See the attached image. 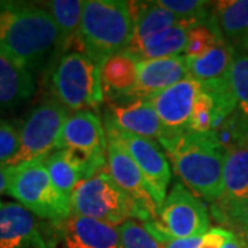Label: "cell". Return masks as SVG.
<instances>
[{"mask_svg":"<svg viewBox=\"0 0 248 248\" xmlns=\"http://www.w3.org/2000/svg\"><path fill=\"white\" fill-rule=\"evenodd\" d=\"M0 51L35 75L62 54L61 33L45 7L0 1Z\"/></svg>","mask_w":248,"mask_h":248,"instance_id":"6da1fadb","label":"cell"},{"mask_svg":"<svg viewBox=\"0 0 248 248\" xmlns=\"http://www.w3.org/2000/svg\"><path fill=\"white\" fill-rule=\"evenodd\" d=\"M160 145L177 177L192 193L211 204L221 199L228 151L217 134L186 133Z\"/></svg>","mask_w":248,"mask_h":248,"instance_id":"7a4b0ae2","label":"cell"},{"mask_svg":"<svg viewBox=\"0 0 248 248\" xmlns=\"http://www.w3.org/2000/svg\"><path fill=\"white\" fill-rule=\"evenodd\" d=\"M134 33L130 1H84L79 42L81 51L101 66L112 55L128 50Z\"/></svg>","mask_w":248,"mask_h":248,"instance_id":"3957f363","label":"cell"},{"mask_svg":"<svg viewBox=\"0 0 248 248\" xmlns=\"http://www.w3.org/2000/svg\"><path fill=\"white\" fill-rule=\"evenodd\" d=\"M50 98L68 109L97 110L105 101L101 66L83 51H66L48 68Z\"/></svg>","mask_w":248,"mask_h":248,"instance_id":"277c9868","label":"cell"},{"mask_svg":"<svg viewBox=\"0 0 248 248\" xmlns=\"http://www.w3.org/2000/svg\"><path fill=\"white\" fill-rule=\"evenodd\" d=\"M6 193L35 217L54 225L61 223L72 215L71 199L55 187L42 160L13 167Z\"/></svg>","mask_w":248,"mask_h":248,"instance_id":"5b68a950","label":"cell"},{"mask_svg":"<svg viewBox=\"0 0 248 248\" xmlns=\"http://www.w3.org/2000/svg\"><path fill=\"white\" fill-rule=\"evenodd\" d=\"M143 226L159 243L202 237L211 229L207 205L182 182L172 185L157 217L145 222Z\"/></svg>","mask_w":248,"mask_h":248,"instance_id":"8992f818","label":"cell"},{"mask_svg":"<svg viewBox=\"0 0 248 248\" xmlns=\"http://www.w3.org/2000/svg\"><path fill=\"white\" fill-rule=\"evenodd\" d=\"M71 205L75 215L113 226H120L130 219L141 222L137 205L116 185L108 167L80 182L71 196Z\"/></svg>","mask_w":248,"mask_h":248,"instance_id":"52a82bcc","label":"cell"},{"mask_svg":"<svg viewBox=\"0 0 248 248\" xmlns=\"http://www.w3.org/2000/svg\"><path fill=\"white\" fill-rule=\"evenodd\" d=\"M71 112L47 98L28 112L19 125V149L9 166L43 161L58 149L62 128Z\"/></svg>","mask_w":248,"mask_h":248,"instance_id":"ba28073f","label":"cell"},{"mask_svg":"<svg viewBox=\"0 0 248 248\" xmlns=\"http://www.w3.org/2000/svg\"><path fill=\"white\" fill-rule=\"evenodd\" d=\"M104 124L108 135H112L123 145L138 169L141 170L152 197L157 208H160L167 197V189L171 182V166L164 149L159 142L119 128L107 113L104 116Z\"/></svg>","mask_w":248,"mask_h":248,"instance_id":"9c48e42d","label":"cell"},{"mask_svg":"<svg viewBox=\"0 0 248 248\" xmlns=\"http://www.w3.org/2000/svg\"><path fill=\"white\" fill-rule=\"evenodd\" d=\"M58 149H69L89 161L95 172L108 167L105 124L94 110L73 112L62 128Z\"/></svg>","mask_w":248,"mask_h":248,"instance_id":"30bf717a","label":"cell"},{"mask_svg":"<svg viewBox=\"0 0 248 248\" xmlns=\"http://www.w3.org/2000/svg\"><path fill=\"white\" fill-rule=\"evenodd\" d=\"M202 90L203 83L189 76L159 95L151 98L163 125V135L159 143L189 133L196 99Z\"/></svg>","mask_w":248,"mask_h":248,"instance_id":"8fae6325","label":"cell"},{"mask_svg":"<svg viewBox=\"0 0 248 248\" xmlns=\"http://www.w3.org/2000/svg\"><path fill=\"white\" fill-rule=\"evenodd\" d=\"M108 170L112 179L137 205L141 214V222L152 221L157 217V205L155 203L141 170L135 164L123 145L108 135Z\"/></svg>","mask_w":248,"mask_h":248,"instance_id":"7c38bea8","label":"cell"},{"mask_svg":"<svg viewBox=\"0 0 248 248\" xmlns=\"http://www.w3.org/2000/svg\"><path fill=\"white\" fill-rule=\"evenodd\" d=\"M189 76V62L185 54L140 61L138 83L125 99H151Z\"/></svg>","mask_w":248,"mask_h":248,"instance_id":"4fadbf2b","label":"cell"},{"mask_svg":"<svg viewBox=\"0 0 248 248\" xmlns=\"http://www.w3.org/2000/svg\"><path fill=\"white\" fill-rule=\"evenodd\" d=\"M36 218L19 203L0 202V248H51Z\"/></svg>","mask_w":248,"mask_h":248,"instance_id":"5bb4252c","label":"cell"},{"mask_svg":"<svg viewBox=\"0 0 248 248\" xmlns=\"http://www.w3.org/2000/svg\"><path fill=\"white\" fill-rule=\"evenodd\" d=\"M55 226L63 248H122L119 226L75 214Z\"/></svg>","mask_w":248,"mask_h":248,"instance_id":"9a60e30c","label":"cell"},{"mask_svg":"<svg viewBox=\"0 0 248 248\" xmlns=\"http://www.w3.org/2000/svg\"><path fill=\"white\" fill-rule=\"evenodd\" d=\"M113 123L127 133L159 142L163 125L151 99H124L109 102L105 112Z\"/></svg>","mask_w":248,"mask_h":248,"instance_id":"2e32d148","label":"cell"},{"mask_svg":"<svg viewBox=\"0 0 248 248\" xmlns=\"http://www.w3.org/2000/svg\"><path fill=\"white\" fill-rule=\"evenodd\" d=\"M140 58L128 50L112 55L101 65V78L105 98L109 102L123 101L138 83Z\"/></svg>","mask_w":248,"mask_h":248,"instance_id":"e0dca14e","label":"cell"},{"mask_svg":"<svg viewBox=\"0 0 248 248\" xmlns=\"http://www.w3.org/2000/svg\"><path fill=\"white\" fill-rule=\"evenodd\" d=\"M36 93L35 75L0 51V110H13Z\"/></svg>","mask_w":248,"mask_h":248,"instance_id":"ac0fdd59","label":"cell"},{"mask_svg":"<svg viewBox=\"0 0 248 248\" xmlns=\"http://www.w3.org/2000/svg\"><path fill=\"white\" fill-rule=\"evenodd\" d=\"M43 161L55 187L68 199L83 179L97 174L87 160L69 149H57Z\"/></svg>","mask_w":248,"mask_h":248,"instance_id":"d6986e66","label":"cell"},{"mask_svg":"<svg viewBox=\"0 0 248 248\" xmlns=\"http://www.w3.org/2000/svg\"><path fill=\"white\" fill-rule=\"evenodd\" d=\"M131 11L134 19V33L128 51L137 48L143 42L149 40L153 36L159 35L170 28L186 22H193L177 17L171 11L159 6L157 1H135L131 3Z\"/></svg>","mask_w":248,"mask_h":248,"instance_id":"ffe728a7","label":"cell"},{"mask_svg":"<svg viewBox=\"0 0 248 248\" xmlns=\"http://www.w3.org/2000/svg\"><path fill=\"white\" fill-rule=\"evenodd\" d=\"M248 199V141L228 151L223 172V192L211 210H226Z\"/></svg>","mask_w":248,"mask_h":248,"instance_id":"44dd1931","label":"cell"},{"mask_svg":"<svg viewBox=\"0 0 248 248\" xmlns=\"http://www.w3.org/2000/svg\"><path fill=\"white\" fill-rule=\"evenodd\" d=\"M196 25L199 24L186 22V24L170 28L159 35L153 36L149 40L143 42L141 46L131 50L130 53L135 54L140 58V61L182 55L186 51L189 31Z\"/></svg>","mask_w":248,"mask_h":248,"instance_id":"7402d4cb","label":"cell"},{"mask_svg":"<svg viewBox=\"0 0 248 248\" xmlns=\"http://www.w3.org/2000/svg\"><path fill=\"white\" fill-rule=\"evenodd\" d=\"M234 47L225 40L208 53L196 58H187L189 73L199 81H213L229 76Z\"/></svg>","mask_w":248,"mask_h":248,"instance_id":"603a6c76","label":"cell"},{"mask_svg":"<svg viewBox=\"0 0 248 248\" xmlns=\"http://www.w3.org/2000/svg\"><path fill=\"white\" fill-rule=\"evenodd\" d=\"M61 33V53H66L73 40H78L84 1L81 0H51L43 3ZM61 54V55H62Z\"/></svg>","mask_w":248,"mask_h":248,"instance_id":"cb8c5ba5","label":"cell"},{"mask_svg":"<svg viewBox=\"0 0 248 248\" xmlns=\"http://www.w3.org/2000/svg\"><path fill=\"white\" fill-rule=\"evenodd\" d=\"M214 13L223 37L237 45L248 32V0H222L214 3Z\"/></svg>","mask_w":248,"mask_h":248,"instance_id":"d4e9b609","label":"cell"},{"mask_svg":"<svg viewBox=\"0 0 248 248\" xmlns=\"http://www.w3.org/2000/svg\"><path fill=\"white\" fill-rule=\"evenodd\" d=\"M225 40L226 39L222 35L217 17H214L211 21L199 24L189 31L185 55L187 58L200 57L213 50L214 47L223 43Z\"/></svg>","mask_w":248,"mask_h":248,"instance_id":"484cf974","label":"cell"},{"mask_svg":"<svg viewBox=\"0 0 248 248\" xmlns=\"http://www.w3.org/2000/svg\"><path fill=\"white\" fill-rule=\"evenodd\" d=\"M229 80L236 99V112L248 122V53L234 48Z\"/></svg>","mask_w":248,"mask_h":248,"instance_id":"4316f807","label":"cell"},{"mask_svg":"<svg viewBox=\"0 0 248 248\" xmlns=\"http://www.w3.org/2000/svg\"><path fill=\"white\" fill-rule=\"evenodd\" d=\"M157 4L177 17L197 24L208 22L215 17L214 3L203 0H157Z\"/></svg>","mask_w":248,"mask_h":248,"instance_id":"83f0119b","label":"cell"},{"mask_svg":"<svg viewBox=\"0 0 248 248\" xmlns=\"http://www.w3.org/2000/svg\"><path fill=\"white\" fill-rule=\"evenodd\" d=\"M122 248H161L160 243L145 229L142 222L130 219L119 226Z\"/></svg>","mask_w":248,"mask_h":248,"instance_id":"f1b7e54d","label":"cell"},{"mask_svg":"<svg viewBox=\"0 0 248 248\" xmlns=\"http://www.w3.org/2000/svg\"><path fill=\"white\" fill-rule=\"evenodd\" d=\"M218 221L229 226V231L237 233L248 243V199L226 210H211Z\"/></svg>","mask_w":248,"mask_h":248,"instance_id":"f546056e","label":"cell"},{"mask_svg":"<svg viewBox=\"0 0 248 248\" xmlns=\"http://www.w3.org/2000/svg\"><path fill=\"white\" fill-rule=\"evenodd\" d=\"M19 125L16 120L0 119V164H9L18 153Z\"/></svg>","mask_w":248,"mask_h":248,"instance_id":"4dcf8cb0","label":"cell"},{"mask_svg":"<svg viewBox=\"0 0 248 248\" xmlns=\"http://www.w3.org/2000/svg\"><path fill=\"white\" fill-rule=\"evenodd\" d=\"M229 236V231L225 228H211L203 236V241L199 248H223Z\"/></svg>","mask_w":248,"mask_h":248,"instance_id":"1f68e13d","label":"cell"},{"mask_svg":"<svg viewBox=\"0 0 248 248\" xmlns=\"http://www.w3.org/2000/svg\"><path fill=\"white\" fill-rule=\"evenodd\" d=\"M203 241L202 237H189V239H174L160 243L161 248H199Z\"/></svg>","mask_w":248,"mask_h":248,"instance_id":"d6a6232c","label":"cell"},{"mask_svg":"<svg viewBox=\"0 0 248 248\" xmlns=\"http://www.w3.org/2000/svg\"><path fill=\"white\" fill-rule=\"evenodd\" d=\"M223 248H248V243L241 236H239L237 233L229 231V236H228V239L225 241Z\"/></svg>","mask_w":248,"mask_h":248,"instance_id":"836d02e7","label":"cell"},{"mask_svg":"<svg viewBox=\"0 0 248 248\" xmlns=\"http://www.w3.org/2000/svg\"><path fill=\"white\" fill-rule=\"evenodd\" d=\"M11 171H13L11 166H9V164H0V195L7 192Z\"/></svg>","mask_w":248,"mask_h":248,"instance_id":"e575fe53","label":"cell"},{"mask_svg":"<svg viewBox=\"0 0 248 248\" xmlns=\"http://www.w3.org/2000/svg\"><path fill=\"white\" fill-rule=\"evenodd\" d=\"M234 48H237V50H241V51H246V53H248V32L247 35L244 36L241 40H240L237 45L233 46Z\"/></svg>","mask_w":248,"mask_h":248,"instance_id":"d590c367","label":"cell"}]
</instances>
